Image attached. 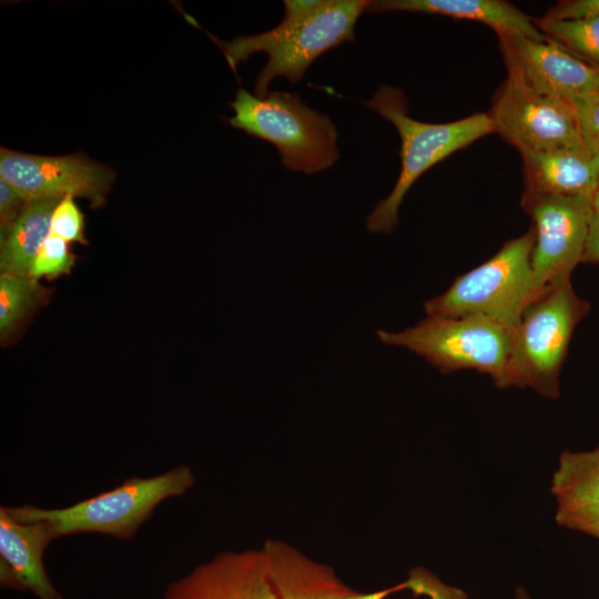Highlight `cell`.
<instances>
[{"instance_id": "cell-1", "label": "cell", "mask_w": 599, "mask_h": 599, "mask_svg": "<svg viewBox=\"0 0 599 599\" xmlns=\"http://www.w3.org/2000/svg\"><path fill=\"white\" fill-rule=\"evenodd\" d=\"M367 0H285L283 20L263 33L223 41L209 33L236 73L241 62L265 52L268 60L255 83V95H267L270 82L284 77L297 83L324 52L345 41H355L354 28L366 11Z\"/></svg>"}, {"instance_id": "cell-2", "label": "cell", "mask_w": 599, "mask_h": 599, "mask_svg": "<svg viewBox=\"0 0 599 599\" xmlns=\"http://www.w3.org/2000/svg\"><path fill=\"white\" fill-rule=\"evenodd\" d=\"M376 334L383 344L409 349L441 374L474 369L488 375L498 388H521L514 333L494 319L427 315L404 331Z\"/></svg>"}, {"instance_id": "cell-3", "label": "cell", "mask_w": 599, "mask_h": 599, "mask_svg": "<svg viewBox=\"0 0 599 599\" xmlns=\"http://www.w3.org/2000/svg\"><path fill=\"white\" fill-rule=\"evenodd\" d=\"M365 103L394 124L402 142L398 180L389 195L366 219L367 230L372 233L386 234L397 227L398 210L405 195L428 169L495 132L491 118L486 112L447 123H427L413 119L408 114L405 93L387 84H382Z\"/></svg>"}, {"instance_id": "cell-4", "label": "cell", "mask_w": 599, "mask_h": 599, "mask_svg": "<svg viewBox=\"0 0 599 599\" xmlns=\"http://www.w3.org/2000/svg\"><path fill=\"white\" fill-rule=\"evenodd\" d=\"M190 467L179 466L152 477H131L113 489L64 508L45 509L33 505L3 506L20 522L42 520L57 537L98 532L131 540L160 502L179 497L194 486Z\"/></svg>"}, {"instance_id": "cell-5", "label": "cell", "mask_w": 599, "mask_h": 599, "mask_svg": "<svg viewBox=\"0 0 599 599\" xmlns=\"http://www.w3.org/2000/svg\"><path fill=\"white\" fill-rule=\"evenodd\" d=\"M534 244L531 227L506 242L488 261L456 277L443 294L426 301L425 313L484 316L515 334L525 309L541 296L531 267Z\"/></svg>"}, {"instance_id": "cell-6", "label": "cell", "mask_w": 599, "mask_h": 599, "mask_svg": "<svg viewBox=\"0 0 599 599\" xmlns=\"http://www.w3.org/2000/svg\"><path fill=\"white\" fill-rule=\"evenodd\" d=\"M230 106L235 115L229 123L276 146L288 170L312 174L338 160L332 120L308 108L296 93L275 91L258 98L238 89Z\"/></svg>"}, {"instance_id": "cell-7", "label": "cell", "mask_w": 599, "mask_h": 599, "mask_svg": "<svg viewBox=\"0 0 599 599\" xmlns=\"http://www.w3.org/2000/svg\"><path fill=\"white\" fill-rule=\"evenodd\" d=\"M590 309L570 280L550 287L524 312L514 334L515 365L521 388L559 397V375L572 332Z\"/></svg>"}, {"instance_id": "cell-8", "label": "cell", "mask_w": 599, "mask_h": 599, "mask_svg": "<svg viewBox=\"0 0 599 599\" xmlns=\"http://www.w3.org/2000/svg\"><path fill=\"white\" fill-rule=\"evenodd\" d=\"M521 205L534 221L531 267L538 291L570 280L582 263L593 214L592 200L555 194H522Z\"/></svg>"}, {"instance_id": "cell-9", "label": "cell", "mask_w": 599, "mask_h": 599, "mask_svg": "<svg viewBox=\"0 0 599 599\" xmlns=\"http://www.w3.org/2000/svg\"><path fill=\"white\" fill-rule=\"evenodd\" d=\"M488 113L495 132L520 153L583 144L570 101L540 93L509 74Z\"/></svg>"}, {"instance_id": "cell-10", "label": "cell", "mask_w": 599, "mask_h": 599, "mask_svg": "<svg viewBox=\"0 0 599 599\" xmlns=\"http://www.w3.org/2000/svg\"><path fill=\"white\" fill-rule=\"evenodd\" d=\"M113 171L82 154L45 156L0 149V179L26 201L84 197L91 207L104 204Z\"/></svg>"}, {"instance_id": "cell-11", "label": "cell", "mask_w": 599, "mask_h": 599, "mask_svg": "<svg viewBox=\"0 0 599 599\" xmlns=\"http://www.w3.org/2000/svg\"><path fill=\"white\" fill-rule=\"evenodd\" d=\"M499 42L508 74L527 87L568 101L599 92V68L558 42L516 34L499 35Z\"/></svg>"}, {"instance_id": "cell-12", "label": "cell", "mask_w": 599, "mask_h": 599, "mask_svg": "<svg viewBox=\"0 0 599 599\" xmlns=\"http://www.w3.org/2000/svg\"><path fill=\"white\" fill-rule=\"evenodd\" d=\"M164 599H276L263 549L225 551L167 589Z\"/></svg>"}, {"instance_id": "cell-13", "label": "cell", "mask_w": 599, "mask_h": 599, "mask_svg": "<svg viewBox=\"0 0 599 599\" xmlns=\"http://www.w3.org/2000/svg\"><path fill=\"white\" fill-rule=\"evenodd\" d=\"M58 538L47 521L20 522L0 507L1 582L30 590L38 599H62L42 560L47 546Z\"/></svg>"}, {"instance_id": "cell-14", "label": "cell", "mask_w": 599, "mask_h": 599, "mask_svg": "<svg viewBox=\"0 0 599 599\" xmlns=\"http://www.w3.org/2000/svg\"><path fill=\"white\" fill-rule=\"evenodd\" d=\"M524 194H555L593 199L599 189V155L583 144L520 153Z\"/></svg>"}, {"instance_id": "cell-15", "label": "cell", "mask_w": 599, "mask_h": 599, "mask_svg": "<svg viewBox=\"0 0 599 599\" xmlns=\"http://www.w3.org/2000/svg\"><path fill=\"white\" fill-rule=\"evenodd\" d=\"M276 599H343L353 589L335 571L281 540L262 547Z\"/></svg>"}, {"instance_id": "cell-16", "label": "cell", "mask_w": 599, "mask_h": 599, "mask_svg": "<svg viewBox=\"0 0 599 599\" xmlns=\"http://www.w3.org/2000/svg\"><path fill=\"white\" fill-rule=\"evenodd\" d=\"M366 11L441 14L487 24L498 37L516 34L534 40L548 38L537 28L534 18L501 0H376L369 2Z\"/></svg>"}, {"instance_id": "cell-17", "label": "cell", "mask_w": 599, "mask_h": 599, "mask_svg": "<svg viewBox=\"0 0 599 599\" xmlns=\"http://www.w3.org/2000/svg\"><path fill=\"white\" fill-rule=\"evenodd\" d=\"M61 199L28 201L6 237L0 240V270L29 276L42 243L49 236L51 219Z\"/></svg>"}, {"instance_id": "cell-18", "label": "cell", "mask_w": 599, "mask_h": 599, "mask_svg": "<svg viewBox=\"0 0 599 599\" xmlns=\"http://www.w3.org/2000/svg\"><path fill=\"white\" fill-rule=\"evenodd\" d=\"M550 491L557 505L599 504V447L561 453Z\"/></svg>"}, {"instance_id": "cell-19", "label": "cell", "mask_w": 599, "mask_h": 599, "mask_svg": "<svg viewBox=\"0 0 599 599\" xmlns=\"http://www.w3.org/2000/svg\"><path fill=\"white\" fill-rule=\"evenodd\" d=\"M45 298V288L31 276L0 275V336L3 342L32 308Z\"/></svg>"}, {"instance_id": "cell-20", "label": "cell", "mask_w": 599, "mask_h": 599, "mask_svg": "<svg viewBox=\"0 0 599 599\" xmlns=\"http://www.w3.org/2000/svg\"><path fill=\"white\" fill-rule=\"evenodd\" d=\"M537 28L576 57L599 68V18L576 20L535 19Z\"/></svg>"}, {"instance_id": "cell-21", "label": "cell", "mask_w": 599, "mask_h": 599, "mask_svg": "<svg viewBox=\"0 0 599 599\" xmlns=\"http://www.w3.org/2000/svg\"><path fill=\"white\" fill-rule=\"evenodd\" d=\"M74 262L75 256L69 243L50 233L34 257L29 276L52 281L63 274H69Z\"/></svg>"}, {"instance_id": "cell-22", "label": "cell", "mask_w": 599, "mask_h": 599, "mask_svg": "<svg viewBox=\"0 0 599 599\" xmlns=\"http://www.w3.org/2000/svg\"><path fill=\"white\" fill-rule=\"evenodd\" d=\"M73 199L72 195L61 199L52 214L50 233L68 243L88 244L84 235V216Z\"/></svg>"}, {"instance_id": "cell-23", "label": "cell", "mask_w": 599, "mask_h": 599, "mask_svg": "<svg viewBox=\"0 0 599 599\" xmlns=\"http://www.w3.org/2000/svg\"><path fill=\"white\" fill-rule=\"evenodd\" d=\"M570 102L583 145L599 155V92L575 98Z\"/></svg>"}, {"instance_id": "cell-24", "label": "cell", "mask_w": 599, "mask_h": 599, "mask_svg": "<svg viewBox=\"0 0 599 599\" xmlns=\"http://www.w3.org/2000/svg\"><path fill=\"white\" fill-rule=\"evenodd\" d=\"M556 522L599 539V504L557 505Z\"/></svg>"}, {"instance_id": "cell-25", "label": "cell", "mask_w": 599, "mask_h": 599, "mask_svg": "<svg viewBox=\"0 0 599 599\" xmlns=\"http://www.w3.org/2000/svg\"><path fill=\"white\" fill-rule=\"evenodd\" d=\"M407 588L424 593L430 599H465L466 595L453 587L441 583L435 576L425 570L417 569L406 581Z\"/></svg>"}, {"instance_id": "cell-26", "label": "cell", "mask_w": 599, "mask_h": 599, "mask_svg": "<svg viewBox=\"0 0 599 599\" xmlns=\"http://www.w3.org/2000/svg\"><path fill=\"white\" fill-rule=\"evenodd\" d=\"M27 202L10 184L0 179V240L10 232Z\"/></svg>"}, {"instance_id": "cell-27", "label": "cell", "mask_w": 599, "mask_h": 599, "mask_svg": "<svg viewBox=\"0 0 599 599\" xmlns=\"http://www.w3.org/2000/svg\"><path fill=\"white\" fill-rule=\"evenodd\" d=\"M548 20H576L599 18V0L561 1L545 16Z\"/></svg>"}, {"instance_id": "cell-28", "label": "cell", "mask_w": 599, "mask_h": 599, "mask_svg": "<svg viewBox=\"0 0 599 599\" xmlns=\"http://www.w3.org/2000/svg\"><path fill=\"white\" fill-rule=\"evenodd\" d=\"M582 263L599 264V214L595 212L590 220Z\"/></svg>"}, {"instance_id": "cell-29", "label": "cell", "mask_w": 599, "mask_h": 599, "mask_svg": "<svg viewBox=\"0 0 599 599\" xmlns=\"http://www.w3.org/2000/svg\"><path fill=\"white\" fill-rule=\"evenodd\" d=\"M407 585L406 581L399 585H396L390 588H386L379 591L368 592V593H361L357 591H352L347 596H345L343 599H385L389 595L400 591L403 589H406Z\"/></svg>"}, {"instance_id": "cell-30", "label": "cell", "mask_w": 599, "mask_h": 599, "mask_svg": "<svg viewBox=\"0 0 599 599\" xmlns=\"http://www.w3.org/2000/svg\"><path fill=\"white\" fill-rule=\"evenodd\" d=\"M516 599H532L530 595L521 587H518L515 592Z\"/></svg>"}, {"instance_id": "cell-31", "label": "cell", "mask_w": 599, "mask_h": 599, "mask_svg": "<svg viewBox=\"0 0 599 599\" xmlns=\"http://www.w3.org/2000/svg\"><path fill=\"white\" fill-rule=\"evenodd\" d=\"M593 212L599 214V189L592 199Z\"/></svg>"}]
</instances>
